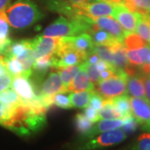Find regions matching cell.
I'll list each match as a JSON object with an SVG mask.
<instances>
[{
  "label": "cell",
  "instance_id": "obj_1",
  "mask_svg": "<svg viewBox=\"0 0 150 150\" xmlns=\"http://www.w3.org/2000/svg\"><path fill=\"white\" fill-rule=\"evenodd\" d=\"M4 13L9 25L16 29L27 28L44 17L33 0H16L6 8Z\"/></svg>",
  "mask_w": 150,
  "mask_h": 150
},
{
  "label": "cell",
  "instance_id": "obj_2",
  "mask_svg": "<svg viewBox=\"0 0 150 150\" xmlns=\"http://www.w3.org/2000/svg\"><path fill=\"white\" fill-rule=\"evenodd\" d=\"M93 27L90 17L80 16L69 18L59 16L43 30V35L50 37H73L83 33H89Z\"/></svg>",
  "mask_w": 150,
  "mask_h": 150
},
{
  "label": "cell",
  "instance_id": "obj_3",
  "mask_svg": "<svg viewBox=\"0 0 150 150\" xmlns=\"http://www.w3.org/2000/svg\"><path fill=\"white\" fill-rule=\"evenodd\" d=\"M127 139L123 129H117L98 134L85 141H79L69 150H102L117 145Z\"/></svg>",
  "mask_w": 150,
  "mask_h": 150
},
{
  "label": "cell",
  "instance_id": "obj_4",
  "mask_svg": "<svg viewBox=\"0 0 150 150\" xmlns=\"http://www.w3.org/2000/svg\"><path fill=\"white\" fill-rule=\"evenodd\" d=\"M129 75L123 70H117L116 74L106 80L100 81L96 86V90L103 98H113L128 94L127 82Z\"/></svg>",
  "mask_w": 150,
  "mask_h": 150
},
{
  "label": "cell",
  "instance_id": "obj_5",
  "mask_svg": "<svg viewBox=\"0 0 150 150\" xmlns=\"http://www.w3.org/2000/svg\"><path fill=\"white\" fill-rule=\"evenodd\" d=\"M48 10L57 13L61 16L69 18H76L83 16L80 3H74L69 0H41Z\"/></svg>",
  "mask_w": 150,
  "mask_h": 150
},
{
  "label": "cell",
  "instance_id": "obj_6",
  "mask_svg": "<svg viewBox=\"0 0 150 150\" xmlns=\"http://www.w3.org/2000/svg\"><path fill=\"white\" fill-rule=\"evenodd\" d=\"M61 41L62 37H50L43 34L38 35L31 39V44L35 51L36 59L56 54Z\"/></svg>",
  "mask_w": 150,
  "mask_h": 150
},
{
  "label": "cell",
  "instance_id": "obj_7",
  "mask_svg": "<svg viewBox=\"0 0 150 150\" xmlns=\"http://www.w3.org/2000/svg\"><path fill=\"white\" fill-rule=\"evenodd\" d=\"M132 113L142 129L150 132V102L147 98H130Z\"/></svg>",
  "mask_w": 150,
  "mask_h": 150
},
{
  "label": "cell",
  "instance_id": "obj_8",
  "mask_svg": "<svg viewBox=\"0 0 150 150\" xmlns=\"http://www.w3.org/2000/svg\"><path fill=\"white\" fill-rule=\"evenodd\" d=\"M83 16L103 17L112 16L115 4L108 0H93L91 2L80 3Z\"/></svg>",
  "mask_w": 150,
  "mask_h": 150
},
{
  "label": "cell",
  "instance_id": "obj_9",
  "mask_svg": "<svg viewBox=\"0 0 150 150\" xmlns=\"http://www.w3.org/2000/svg\"><path fill=\"white\" fill-rule=\"evenodd\" d=\"M12 88L16 92L17 94L24 101L39 100L34 84L30 80V78L19 75L13 79Z\"/></svg>",
  "mask_w": 150,
  "mask_h": 150
},
{
  "label": "cell",
  "instance_id": "obj_10",
  "mask_svg": "<svg viewBox=\"0 0 150 150\" xmlns=\"http://www.w3.org/2000/svg\"><path fill=\"white\" fill-rule=\"evenodd\" d=\"M90 18L92 22L95 23L99 28L107 31L113 37L121 41H123V38L129 33L121 26V24L115 18H113L111 16L92 17V18L90 17Z\"/></svg>",
  "mask_w": 150,
  "mask_h": 150
},
{
  "label": "cell",
  "instance_id": "obj_11",
  "mask_svg": "<svg viewBox=\"0 0 150 150\" xmlns=\"http://www.w3.org/2000/svg\"><path fill=\"white\" fill-rule=\"evenodd\" d=\"M124 124V119L115 118V119H101L96 124H93L91 129L84 135L79 136V141H85L94 138L98 134L111 131L114 129L122 128Z\"/></svg>",
  "mask_w": 150,
  "mask_h": 150
},
{
  "label": "cell",
  "instance_id": "obj_12",
  "mask_svg": "<svg viewBox=\"0 0 150 150\" xmlns=\"http://www.w3.org/2000/svg\"><path fill=\"white\" fill-rule=\"evenodd\" d=\"M112 16L127 32L135 31L139 18V13L131 12L125 6L115 4V8Z\"/></svg>",
  "mask_w": 150,
  "mask_h": 150
},
{
  "label": "cell",
  "instance_id": "obj_13",
  "mask_svg": "<svg viewBox=\"0 0 150 150\" xmlns=\"http://www.w3.org/2000/svg\"><path fill=\"white\" fill-rule=\"evenodd\" d=\"M84 90L93 91L95 90V85L90 80L84 64L83 63L81 64V69L75 76L74 81L69 87V92H79Z\"/></svg>",
  "mask_w": 150,
  "mask_h": 150
},
{
  "label": "cell",
  "instance_id": "obj_14",
  "mask_svg": "<svg viewBox=\"0 0 150 150\" xmlns=\"http://www.w3.org/2000/svg\"><path fill=\"white\" fill-rule=\"evenodd\" d=\"M68 42L73 48L82 54L88 55L93 52L94 43L92 36L88 33H83L77 36L66 37Z\"/></svg>",
  "mask_w": 150,
  "mask_h": 150
},
{
  "label": "cell",
  "instance_id": "obj_15",
  "mask_svg": "<svg viewBox=\"0 0 150 150\" xmlns=\"http://www.w3.org/2000/svg\"><path fill=\"white\" fill-rule=\"evenodd\" d=\"M127 91L128 95L130 97L146 98L144 79L141 72L137 74L129 76L127 82Z\"/></svg>",
  "mask_w": 150,
  "mask_h": 150
},
{
  "label": "cell",
  "instance_id": "obj_16",
  "mask_svg": "<svg viewBox=\"0 0 150 150\" xmlns=\"http://www.w3.org/2000/svg\"><path fill=\"white\" fill-rule=\"evenodd\" d=\"M56 57L54 54H50L37 58L33 66V75L38 77H44L48 70L54 69Z\"/></svg>",
  "mask_w": 150,
  "mask_h": 150
},
{
  "label": "cell",
  "instance_id": "obj_17",
  "mask_svg": "<svg viewBox=\"0 0 150 150\" xmlns=\"http://www.w3.org/2000/svg\"><path fill=\"white\" fill-rule=\"evenodd\" d=\"M113 49V63L112 64L117 70H125L130 66L129 59L127 57L126 48L123 45V41H119L112 46Z\"/></svg>",
  "mask_w": 150,
  "mask_h": 150
},
{
  "label": "cell",
  "instance_id": "obj_18",
  "mask_svg": "<svg viewBox=\"0 0 150 150\" xmlns=\"http://www.w3.org/2000/svg\"><path fill=\"white\" fill-rule=\"evenodd\" d=\"M90 35L93 38V43L95 45H108V46H112L113 44L118 43L119 40L115 37H113L107 31L101 29L99 28H96L95 29H93L90 33Z\"/></svg>",
  "mask_w": 150,
  "mask_h": 150
},
{
  "label": "cell",
  "instance_id": "obj_19",
  "mask_svg": "<svg viewBox=\"0 0 150 150\" xmlns=\"http://www.w3.org/2000/svg\"><path fill=\"white\" fill-rule=\"evenodd\" d=\"M99 119H115V118H123L121 113L116 108L112 98H104L103 104L101 109L98 111Z\"/></svg>",
  "mask_w": 150,
  "mask_h": 150
},
{
  "label": "cell",
  "instance_id": "obj_20",
  "mask_svg": "<svg viewBox=\"0 0 150 150\" xmlns=\"http://www.w3.org/2000/svg\"><path fill=\"white\" fill-rule=\"evenodd\" d=\"M91 91L72 92L69 94V99L72 108H85L89 105L91 97Z\"/></svg>",
  "mask_w": 150,
  "mask_h": 150
},
{
  "label": "cell",
  "instance_id": "obj_21",
  "mask_svg": "<svg viewBox=\"0 0 150 150\" xmlns=\"http://www.w3.org/2000/svg\"><path fill=\"white\" fill-rule=\"evenodd\" d=\"M31 44V39H23L16 42H12L8 48L7 49L4 57L18 58L25 52Z\"/></svg>",
  "mask_w": 150,
  "mask_h": 150
},
{
  "label": "cell",
  "instance_id": "obj_22",
  "mask_svg": "<svg viewBox=\"0 0 150 150\" xmlns=\"http://www.w3.org/2000/svg\"><path fill=\"white\" fill-rule=\"evenodd\" d=\"M112 101L118 112L123 116V118H127L133 114L130 104V98L128 94H123L121 96L113 98Z\"/></svg>",
  "mask_w": 150,
  "mask_h": 150
},
{
  "label": "cell",
  "instance_id": "obj_23",
  "mask_svg": "<svg viewBox=\"0 0 150 150\" xmlns=\"http://www.w3.org/2000/svg\"><path fill=\"white\" fill-rule=\"evenodd\" d=\"M81 69V64L75 65V66H70V67H66V68H60V69H56V70L59 72V75L62 79L64 85L68 88L71 84L73 79L75 78L77 74L79 72Z\"/></svg>",
  "mask_w": 150,
  "mask_h": 150
},
{
  "label": "cell",
  "instance_id": "obj_24",
  "mask_svg": "<svg viewBox=\"0 0 150 150\" xmlns=\"http://www.w3.org/2000/svg\"><path fill=\"white\" fill-rule=\"evenodd\" d=\"M0 103L8 107H17L22 104L23 99L13 89H7L0 92Z\"/></svg>",
  "mask_w": 150,
  "mask_h": 150
},
{
  "label": "cell",
  "instance_id": "obj_25",
  "mask_svg": "<svg viewBox=\"0 0 150 150\" xmlns=\"http://www.w3.org/2000/svg\"><path fill=\"white\" fill-rule=\"evenodd\" d=\"M123 43L126 49H138L148 44V42L144 40L138 33L129 32L123 38Z\"/></svg>",
  "mask_w": 150,
  "mask_h": 150
},
{
  "label": "cell",
  "instance_id": "obj_26",
  "mask_svg": "<svg viewBox=\"0 0 150 150\" xmlns=\"http://www.w3.org/2000/svg\"><path fill=\"white\" fill-rule=\"evenodd\" d=\"M74 124L76 130L79 136L84 135L93 126V123L84 115V113H77L74 118Z\"/></svg>",
  "mask_w": 150,
  "mask_h": 150
},
{
  "label": "cell",
  "instance_id": "obj_27",
  "mask_svg": "<svg viewBox=\"0 0 150 150\" xmlns=\"http://www.w3.org/2000/svg\"><path fill=\"white\" fill-rule=\"evenodd\" d=\"M135 32L146 42L150 43V25L144 14L139 13Z\"/></svg>",
  "mask_w": 150,
  "mask_h": 150
},
{
  "label": "cell",
  "instance_id": "obj_28",
  "mask_svg": "<svg viewBox=\"0 0 150 150\" xmlns=\"http://www.w3.org/2000/svg\"><path fill=\"white\" fill-rule=\"evenodd\" d=\"M120 150H150V133L141 134L132 144Z\"/></svg>",
  "mask_w": 150,
  "mask_h": 150
},
{
  "label": "cell",
  "instance_id": "obj_29",
  "mask_svg": "<svg viewBox=\"0 0 150 150\" xmlns=\"http://www.w3.org/2000/svg\"><path fill=\"white\" fill-rule=\"evenodd\" d=\"M4 61H5L7 69L12 76L16 77V76L23 74V64L17 58L4 57Z\"/></svg>",
  "mask_w": 150,
  "mask_h": 150
},
{
  "label": "cell",
  "instance_id": "obj_30",
  "mask_svg": "<svg viewBox=\"0 0 150 150\" xmlns=\"http://www.w3.org/2000/svg\"><path fill=\"white\" fill-rule=\"evenodd\" d=\"M93 52L98 55L101 59H103L108 63H113V49L112 46L108 45H95L93 49Z\"/></svg>",
  "mask_w": 150,
  "mask_h": 150
},
{
  "label": "cell",
  "instance_id": "obj_31",
  "mask_svg": "<svg viewBox=\"0 0 150 150\" xmlns=\"http://www.w3.org/2000/svg\"><path fill=\"white\" fill-rule=\"evenodd\" d=\"M15 108L8 107L0 103V124L5 126L6 128L8 126L11 119L13 117Z\"/></svg>",
  "mask_w": 150,
  "mask_h": 150
},
{
  "label": "cell",
  "instance_id": "obj_32",
  "mask_svg": "<svg viewBox=\"0 0 150 150\" xmlns=\"http://www.w3.org/2000/svg\"><path fill=\"white\" fill-rule=\"evenodd\" d=\"M53 103L57 107L64 108V109H69L72 108L70 103L69 95L66 93H58L53 96Z\"/></svg>",
  "mask_w": 150,
  "mask_h": 150
},
{
  "label": "cell",
  "instance_id": "obj_33",
  "mask_svg": "<svg viewBox=\"0 0 150 150\" xmlns=\"http://www.w3.org/2000/svg\"><path fill=\"white\" fill-rule=\"evenodd\" d=\"M83 64H84L85 69L87 70V73L89 76L90 80L94 85L96 86L101 81L100 80V74H99V71L96 68V65L88 64L86 61Z\"/></svg>",
  "mask_w": 150,
  "mask_h": 150
},
{
  "label": "cell",
  "instance_id": "obj_34",
  "mask_svg": "<svg viewBox=\"0 0 150 150\" xmlns=\"http://www.w3.org/2000/svg\"><path fill=\"white\" fill-rule=\"evenodd\" d=\"M9 38V23L7 20L4 10L0 12V38Z\"/></svg>",
  "mask_w": 150,
  "mask_h": 150
},
{
  "label": "cell",
  "instance_id": "obj_35",
  "mask_svg": "<svg viewBox=\"0 0 150 150\" xmlns=\"http://www.w3.org/2000/svg\"><path fill=\"white\" fill-rule=\"evenodd\" d=\"M123 119H124V124L122 127L123 128L122 129L125 132V134L128 135V134L134 132L136 130V129H137L139 123H138L137 120L134 117V115L132 114V115H130V116L127 117V118H123Z\"/></svg>",
  "mask_w": 150,
  "mask_h": 150
},
{
  "label": "cell",
  "instance_id": "obj_36",
  "mask_svg": "<svg viewBox=\"0 0 150 150\" xmlns=\"http://www.w3.org/2000/svg\"><path fill=\"white\" fill-rule=\"evenodd\" d=\"M126 53L131 64L137 67H140L141 65L144 64V62L139 54L138 49H126Z\"/></svg>",
  "mask_w": 150,
  "mask_h": 150
},
{
  "label": "cell",
  "instance_id": "obj_37",
  "mask_svg": "<svg viewBox=\"0 0 150 150\" xmlns=\"http://www.w3.org/2000/svg\"><path fill=\"white\" fill-rule=\"evenodd\" d=\"M103 101H104V98L96 90L92 91L90 100H89V106L99 111L103 104Z\"/></svg>",
  "mask_w": 150,
  "mask_h": 150
},
{
  "label": "cell",
  "instance_id": "obj_38",
  "mask_svg": "<svg viewBox=\"0 0 150 150\" xmlns=\"http://www.w3.org/2000/svg\"><path fill=\"white\" fill-rule=\"evenodd\" d=\"M12 82L13 76L8 72L0 75V92L8 89L12 86Z\"/></svg>",
  "mask_w": 150,
  "mask_h": 150
},
{
  "label": "cell",
  "instance_id": "obj_39",
  "mask_svg": "<svg viewBox=\"0 0 150 150\" xmlns=\"http://www.w3.org/2000/svg\"><path fill=\"white\" fill-rule=\"evenodd\" d=\"M84 115L93 123H97L100 120L98 110L94 109L93 108H92L89 105L84 108Z\"/></svg>",
  "mask_w": 150,
  "mask_h": 150
},
{
  "label": "cell",
  "instance_id": "obj_40",
  "mask_svg": "<svg viewBox=\"0 0 150 150\" xmlns=\"http://www.w3.org/2000/svg\"><path fill=\"white\" fill-rule=\"evenodd\" d=\"M95 65H96V68L99 72H102L103 70L108 69H116V68L113 66V64L108 63V62L103 60V59H99L98 62Z\"/></svg>",
  "mask_w": 150,
  "mask_h": 150
},
{
  "label": "cell",
  "instance_id": "obj_41",
  "mask_svg": "<svg viewBox=\"0 0 150 150\" xmlns=\"http://www.w3.org/2000/svg\"><path fill=\"white\" fill-rule=\"evenodd\" d=\"M13 41L10 38H0V55H4L7 51V49L8 48L9 45L11 44Z\"/></svg>",
  "mask_w": 150,
  "mask_h": 150
},
{
  "label": "cell",
  "instance_id": "obj_42",
  "mask_svg": "<svg viewBox=\"0 0 150 150\" xmlns=\"http://www.w3.org/2000/svg\"><path fill=\"white\" fill-rule=\"evenodd\" d=\"M143 79H144V84L145 88V93H146V98L150 102V74H143Z\"/></svg>",
  "mask_w": 150,
  "mask_h": 150
},
{
  "label": "cell",
  "instance_id": "obj_43",
  "mask_svg": "<svg viewBox=\"0 0 150 150\" xmlns=\"http://www.w3.org/2000/svg\"><path fill=\"white\" fill-rule=\"evenodd\" d=\"M116 72H117V69H108L103 70L100 73V80H106L108 79L111 78L116 74Z\"/></svg>",
  "mask_w": 150,
  "mask_h": 150
},
{
  "label": "cell",
  "instance_id": "obj_44",
  "mask_svg": "<svg viewBox=\"0 0 150 150\" xmlns=\"http://www.w3.org/2000/svg\"><path fill=\"white\" fill-rule=\"evenodd\" d=\"M100 59V58L98 57V55L93 52H92L90 54L88 55L87 59H86V62H88V64H96L98 62V60Z\"/></svg>",
  "mask_w": 150,
  "mask_h": 150
},
{
  "label": "cell",
  "instance_id": "obj_45",
  "mask_svg": "<svg viewBox=\"0 0 150 150\" xmlns=\"http://www.w3.org/2000/svg\"><path fill=\"white\" fill-rule=\"evenodd\" d=\"M7 72H8L7 69V67L4 61V57L3 55H0V75L4 74Z\"/></svg>",
  "mask_w": 150,
  "mask_h": 150
},
{
  "label": "cell",
  "instance_id": "obj_46",
  "mask_svg": "<svg viewBox=\"0 0 150 150\" xmlns=\"http://www.w3.org/2000/svg\"><path fill=\"white\" fill-rule=\"evenodd\" d=\"M12 0H0V12L5 10L11 4Z\"/></svg>",
  "mask_w": 150,
  "mask_h": 150
},
{
  "label": "cell",
  "instance_id": "obj_47",
  "mask_svg": "<svg viewBox=\"0 0 150 150\" xmlns=\"http://www.w3.org/2000/svg\"><path fill=\"white\" fill-rule=\"evenodd\" d=\"M71 2L74 3H87V2H90V0H69Z\"/></svg>",
  "mask_w": 150,
  "mask_h": 150
},
{
  "label": "cell",
  "instance_id": "obj_48",
  "mask_svg": "<svg viewBox=\"0 0 150 150\" xmlns=\"http://www.w3.org/2000/svg\"><path fill=\"white\" fill-rule=\"evenodd\" d=\"M147 63L150 64V54H149V58H148V61H147Z\"/></svg>",
  "mask_w": 150,
  "mask_h": 150
}]
</instances>
